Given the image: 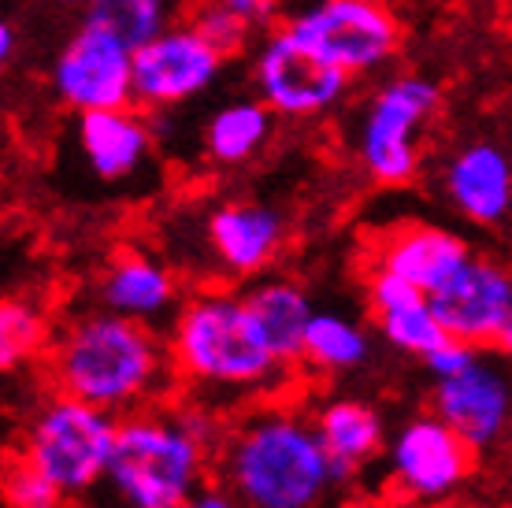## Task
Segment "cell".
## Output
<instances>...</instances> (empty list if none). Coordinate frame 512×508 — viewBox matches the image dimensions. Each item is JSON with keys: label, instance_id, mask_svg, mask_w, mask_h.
I'll return each mask as SVG.
<instances>
[{"label": "cell", "instance_id": "31", "mask_svg": "<svg viewBox=\"0 0 512 508\" xmlns=\"http://www.w3.org/2000/svg\"><path fill=\"white\" fill-rule=\"evenodd\" d=\"M15 52V26L12 23H0V60L8 64Z\"/></svg>", "mask_w": 512, "mask_h": 508}, {"label": "cell", "instance_id": "18", "mask_svg": "<svg viewBox=\"0 0 512 508\" xmlns=\"http://www.w3.org/2000/svg\"><path fill=\"white\" fill-rule=\"evenodd\" d=\"M75 141L86 167L101 182H123L145 167L153 149V130H149V119L134 104H127V108L82 112Z\"/></svg>", "mask_w": 512, "mask_h": 508}, {"label": "cell", "instance_id": "24", "mask_svg": "<svg viewBox=\"0 0 512 508\" xmlns=\"http://www.w3.org/2000/svg\"><path fill=\"white\" fill-rule=\"evenodd\" d=\"M49 312L34 305L30 297H4L0 305V368L15 371L30 364L34 356L49 353L52 345Z\"/></svg>", "mask_w": 512, "mask_h": 508}, {"label": "cell", "instance_id": "3", "mask_svg": "<svg viewBox=\"0 0 512 508\" xmlns=\"http://www.w3.org/2000/svg\"><path fill=\"white\" fill-rule=\"evenodd\" d=\"M167 345L182 386H190L193 401L212 408L279 394L294 371V364L268 345L245 293L231 290H197L182 301Z\"/></svg>", "mask_w": 512, "mask_h": 508}, {"label": "cell", "instance_id": "20", "mask_svg": "<svg viewBox=\"0 0 512 508\" xmlns=\"http://www.w3.org/2000/svg\"><path fill=\"white\" fill-rule=\"evenodd\" d=\"M316 431L323 438L327 457L334 460L338 475L353 483L357 475L368 471L379 453H386V423L383 412L372 401H360V397H327L316 412Z\"/></svg>", "mask_w": 512, "mask_h": 508}, {"label": "cell", "instance_id": "1", "mask_svg": "<svg viewBox=\"0 0 512 508\" xmlns=\"http://www.w3.org/2000/svg\"><path fill=\"white\" fill-rule=\"evenodd\" d=\"M49 379L60 394L123 420L160 405L179 371L171 345L156 327L93 305L56 327L49 345Z\"/></svg>", "mask_w": 512, "mask_h": 508}, {"label": "cell", "instance_id": "13", "mask_svg": "<svg viewBox=\"0 0 512 508\" xmlns=\"http://www.w3.org/2000/svg\"><path fill=\"white\" fill-rule=\"evenodd\" d=\"M431 408L475 453H483L512 431V382L498 364L479 356L468 371L435 382Z\"/></svg>", "mask_w": 512, "mask_h": 508}, {"label": "cell", "instance_id": "8", "mask_svg": "<svg viewBox=\"0 0 512 508\" xmlns=\"http://www.w3.org/2000/svg\"><path fill=\"white\" fill-rule=\"evenodd\" d=\"M475 468V449L438 412L412 416L386 442V475L409 501H446Z\"/></svg>", "mask_w": 512, "mask_h": 508}, {"label": "cell", "instance_id": "27", "mask_svg": "<svg viewBox=\"0 0 512 508\" xmlns=\"http://www.w3.org/2000/svg\"><path fill=\"white\" fill-rule=\"evenodd\" d=\"M190 23L197 26L223 56L242 52L245 45H249V38H253V26H256L253 19L231 12V8H223V4H212V0H197Z\"/></svg>", "mask_w": 512, "mask_h": 508}, {"label": "cell", "instance_id": "4", "mask_svg": "<svg viewBox=\"0 0 512 508\" xmlns=\"http://www.w3.org/2000/svg\"><path fill=\"white\" fill-rule=\"evenodd\" d=\"M223 434L227 423L219 420V408L205 401L123 416L104 490L127 508H179L205 486Z\"/></svg>", "mask_w": 512, "mask_h": 508}, {"label": "cell", "instance_id": "35", "mask_svg": "<svg viewBox=\"0 0 512 508\" xmlns=\"http://www.w3.org/2000/svg\"><path fill=\"white\" fill-rule=\"evenodd\" d=\"M108 508H127V505H116V501H112V505H108Z\"/></svg>", "mask_w": 512, "mask_h": 508}, {"label": "cell", "instance_id": "17", "mask_svg": "<svg viewBox=\"0 0 512 508\" xmlns=\"http://www.w3.org/2000/svg\"><path fill=\"white\" fill-rule=\"evenodd\" d=\"M364 290H368V308L375 316V327L397 353L423 360L449 338L435 305H431V293L412 286L409 279H401L386 267H375Z\"/></svg>", "mask_w": 512, "mask_h": 508}, {"label": "cell", "instance_id": "7", "mask_svg": "<svg viewBox=\"0 0 512 508\" xmlns=\"http://www.w3.org/2000/svg\"><path fill=\"white\" fill-rule=\"evenodd\" d=\"M282 30L349 78L383 71L401 49V26L383 0H316Z\"/></svg>", "mask_w": 512, "mask_h": 508}, {"label": "cell", "instance_id": "32", "mask_svg": "<svg viewBox=\"0 0 512 508\" xmlns=\"http://www.w3.org/2000/svg\"><path fill=\"white\" fill-rule=\"evenodd\" d=\"M346 508H409V505H397V501H383V497H360V501H349Z\"/></svg>", "mask_w": 512, "mask_h": 508}, {"label": "cell", "instance_id": "22", "mask_svg": "<svg viewBox=\"0 0 512 508\" xmlns=\"http://www.w3.org/2000/svg\"><path fill=\"white\" fill-rule=\"evenodd\" d=\"M372 360V334L342 308H316L308 323L301 364L320 375H349Z\"/></svg>", "mask_w": 512, "mask_h": 508}, {"label": "cell", "instance_id": "23", "mask_svg": "<svg viewBox=\"0 0 512 508\" xmlns=\"http://www.w3.org/2000/svg\"><path fill=\"white\" fill-rule=\"evenodd\" d=\"M275 127V112L260 101H231L205 123V156L219 167L249 164L264 153Z\"/></svg>", "mask_w": 512, "mask_h": 508}, {"label": "cell", "instance_id": "9", "mask_svg": "<svg viewBox=\"0 0 512 508\" xmlns=\"http://www.w3.org/2000/svg\"><path fill=\"white\" fill-rule=\"evenodd\" d=\"M52 93L78 115L134 104V45L82 19L52 64Z\"/></svg>", "mask_w": 512, "mask_h": 508}, {"label": "cell", "instance_id": "11", "mask_svg": "<svg viewBox=\"0 0 512 508\" xmlns=\"http://www.w3.org/2000/svg\"><path fill=\"white\" fill-rule=\"evenodd\" d=\"M256 97L282 119H312L338 108L353 78L308 52L286 30L264 38L253 60Z\"/></svg>", "mask_w": 512, "mask_h": 508}, {"label": "cell", "instance_id": "26", "mask_svg": "<svg viewBox=\"0 0 512 508\" xmlns=\"http://www.w3.org/2000/svg\"><path fill=\"white\" fill-rule=\"evenodd\" d=\"M4 505L8 508H71V497L52 483L45 471L26 464L23 457L12 460L4 475Z\"/></svg>", "mask_w": 512, "mask_h": 508}, {"label": "cell", "instance_id": "25", "mask_svg": "<svg viewBox=\"0 0 512 508\" xmlns=\"http://www.w3.org/2000/svg\"><path fill=\"white\" fill-rule=\"evenodd\" d=\"M86 23H97L141 49L167 30V0H86Z\"/></svg>", "mask_w": 512, "mask_h": 508}, {"label": "cell", "instance_id": "2", "mask_svg": "<svg viewBox=\"0 0 512 508\" xmlns=\"http://www.w3.org/2000/svg\"><path fill=\"white\" fill-rule=\"evenodd\" d=\"M212 468L245 508H331L349 486L316 420L294 405H253L227 423Z\"/></svg>", "mask_w": 512, "mask_h": 508}, {"label": "cell", "instance_id": "33", "mask_svg": "<svg viewBox=\"0 0 512 508\" xmlns=\"http://www.w3.org/2000/svg\"><path fill=\"white\" fill-rule=\"evenodd\" d=\"M494 349H498V353H505V356H512V319H509V327H505V331L498 334Z\"/></svg>", "mask_w": 512, "mask_h": 508}, {"label": "cell", "instance_id": "14", "mask_svg": "<svg viewBox=\"0 0 512 508\" xmlns=\"http://www.w3.org/2000/svg\"><path fill=\"white\" fill-rule=\"evenodd\" d=\"M205 242L227 275L260 279L286 242V219L264 201H223L208 212Z\"/></svg>", "mask_w": 512, "mask_h": 508}, {"label": "cell", "instance_id": "30", "mask_svg": "<svg viewBox=\"0 0 512 508\" xmlns=\"http://www.w3.org/2000/svg\"><path fill=\"white\" fill-rule=\"evenodd\" d=\"M212 4H223V8L245 15V19H253V23H264L271 12V0H212Z\"/></svg>", "mask_w": 512, "mask_h": 508}, {"label": "cell", "instance_id": "15", "mask_svg": "<svg viewBox=\"0 0 512 508\" xmlns=\"http://www.w3.org/2000/svg\"><path fill=\"white\" fill-rule=\"evenodd\" d=\"M442 193L479 227H494L512 212V156L490 138L464 141L442 167Z\"/></svg>", "mask_w": 512, "mask_h": 508}, {"label": "cell", "instance_id": "16", "mask_svg": "<svg viewBox=\"0 0 512 508\" xmlns=\"http://www.w3.org/2000/svg\"><path fill=\"white\" fill-rule=\"evenodd\" d=\"M93 301L116 316L160 327L179 312V279L156 256L130 249L108 260L93 286Z\"/></svg>", "mask_w": 512, "mask_h": 508}, {"label": "cell", "instance_id": "21", "mask_svg": "<svg viewBox=\"0 0 512 508\" xmlns=\"http://www.w3.org/2000/svg\"><path fill=\"white\" fill-rule=\"evenodd\" d=\"M245 305L260 323V331L268 345L286 360V364H301L305 353L308 323L316 316V305L305 293V286L282 275H260V279L245 290Z\"/></svg>", "mask_w": 512, "mask_h": 508}, {"label": "cell", "instance_id": "34", "mask_svg": "<svg viewBox=\"0 0 512 508\" xmlns=\"http://www.w3.org/2000/svg\"><path fill=\"white\" fill-rule=\"evenodd\" d=\"M60 4H67V8H75V4H82V8H86V0H60Z\"/></svg>", "mask_w": 512, "mask_h": 508}, {"label": "cell", "instance_id": "6", "mask_svg": "<svg viewBox=\"0 0 512 508\" xmlns=\"http://www.w3.org/2000/svg\"><path fill=\"white\" fill-rule=\"evenodd\" d=\"M442 93L431 78L397 75L375 89L357 123V160L379 186H409L420 175V138Z\"/></svg>", "mask_w": 512, "mask_h": 508}, {"label": "cell", "instance_id": "12", "mask_svg": "<svg viewBox=\"0 0 512 508\" xmlns=\"http://www.w3.org/2000/svg\"><path fill=\"white\" fill-rule=\"evenodd\" d=\"M431 305L449 338L494 349L498 334L512 319V267L472 253L453 279L431 293Z\"/></svg>", "mask_w": 512, "mask_h": 508}, {"label": "cell", "instance_id": "5", "mask_svg": "<svg viewBox=\"0 0 512 508\" xmlns=\"http://www.w3.org/2000/svg\"><path fill=\"white\" fill-rule=\"evenodd\" d=\"M116 431L119 416L56 390L26 416L19 457L45 471L71 501H78L104 486Z\"/></svg>", "mask_w": 512, "mask_h": 508}, {"label": "cell", "instance_id": "10", "mask_svg": "<svg viewBox=\"0 0 512 508\" xmlns=\"http://www.w3.org/2000/svg\"><path fill=\"white\" fill-rule=\"evenodd\" d=\"M227 56L193 23L167 26L134 49V104L149 112L179 108L216 86Z\"/></svg>", "mask_w": 512, "mask_h": 508}, {"label": "cell", "instance_id": "28", "mask_svg": "<svg viewBox=\"0 0 512 508\" xmlns=\"http://www.w3.org/2000/svg\"><path fill=\"white\" fill-rule=\"evenodd\" d=\"M479 356H483V353H479V345H468V342H461V338H446L435 353L423 356V368L435 375V382L438 379H453V375H461V371L472 368Z\"/></svg>", "mask_w": 512, "mask_h": 508}, {"label": "cell", "instance_id": "19", "mask_svg": "<svg viewBox=\"0 0 512 508\" xmlns=\"http://www.w3.org/2000/svg\"><path fill=\"white\" fill-rule=\"evenodd\" d=\"M468 256H472V249L461 234H453L446 227H431V223H409V227H397L386 242H379L375 267H386L401 279H409L412 286L435 293L442 282L457 275V267Z\"/></svg>", "mask_w": 512, "mask_h": 508}, {"label": "cell", "instance_id": "29", "mask_svg": "<svg viewBox=\"0 0 512 508\" xmlns=\"http://www.w3.org/2000/svg\"><path fill=\"white\" fill-rule=\"evenodd\" d=\"M179 508H245V505L231 494V490H227V486H219V483L208 486L205 483L201 490H193Z\"/></svg>", "mask_w": 512, "mask_h": 508}]
</instances>
